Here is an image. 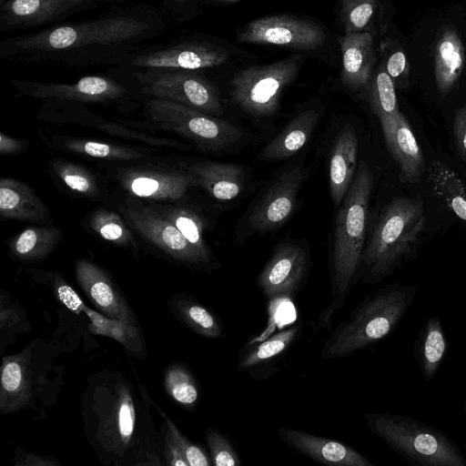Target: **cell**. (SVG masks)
Here are the masks:
<instances>
[{"instance_id": "603a6c76", "label": "cell", "mask_w": 466, "mask_h": 466, "mask_svg": "<svg viewBox=\"0 0 466 466\" xmlns=\"http://www.w3.org/2000/svg\"><path fill=\"white\" fill-rule=\"evenodd\" d=\"M114 400L109 411L101 420L102 443L111 451L125 449L133 436L136 410L129 389L125 384L116 385Z\"/></svg>"}, {"instance_id": "83f0119b", "label": "cell", "mask_w": 466, "mask_h": 466, "mask_svg": "<svg viewBox=\"0 0 466 466\" xmlns=\"http://www.w3.org/2000/svg\"><path fill=\"white\" fill-rule=\"evenodd\" d=\"M0 215L5 219L40 221L47 207L26 184L13 178L0 180Z\"/></svg>"}, {"instance_id": "f546056e", "label": "cell", "mask_w": 466, "mask_h": 466, "mask_svg": "<svg viewBox=\"0 0 466 466\" xmlns=\"http://www.w3.org/2000/svg\"><path fill=\"white\" fill-rule=\"evenodd\" d=\"M171 307L177 318L196 334L207 339L225 336L223 323L218 315L194 298L186 294L177 295Z\"/></svg>"}, {"instance_id": "6da1fadb", "label": "cell", "mask_w": 466, "mask_h": 466, "mask_svg": "<svg viewBox=\"0 0 466 466\" xmlns=\"http://www.w3.org/2000/svg\"><path fill=\"white\" fill-rule=\"evenodd\" d=\"M167 26L164 16L150 5H116L97 17L5 37L0 41V57L25 65L117 67L160 36Z\"/></svg>"}, {"instance_id": "f1b7e54d", "label": "cell", "mask_w": 466, "mask_h": 466, "mask_svg": "<svg viewBox=\"0 0 466 466\" xmlns=\"http://www.w3.org/2000/svg\"><path fill=\"white\" fill-rule=\"evenodd\" d=\"M300 331V325H293L257 345L242 350L237 364L238 370L253 376L255 372L269 367L294 344Z\"/></svg>"}, {"instance_id": "277c9868", "label": "cell", "mask_w": 466, "mask_h": 466, "mask_svg": "<svg viewBox=\"0 0 466 466\" xmlns=\"http://www.w3.org/2000/svg\"><path fill=\"white\" fill-rule=\"evenodd\" d=\"M425 222L421 201L406 197L393 198L382 211L363 249L362 281L376 284L390 276L410 252Z\"/></svg>"}, {"instance_id": "ba28073f", "label": "cell", "mask_w": 466, "mask_h": 466, "mask_svg": "<svg viewBox=\"0 0 466 466\" xmlns=\"http://www.w3.org/2000/svg\"><path fill=\"white\" fill-rule=\"evenodd\" d=\"M147 111L161 128L175 132L205 151L228 148L243 136L242 131L228 121L177 102L149 98Z\"/></svg>"}, {"instance_id": "7402d4cb", "label": "cell", "mask_w": 466, "mask_h": 466, "mask_svg": "<svg viewBox=\"0 0 466 466\" xmlns=\"http://www.w3.org/2000/svg\"><path fill=\"white\" fill-rule=\"evenodd\" d=\"M465 64V48L453 26H445L434 46V75L439 92L447 96L461 77Z\"/></svg>"}, {"instance_id": "f907efd6", "label": "cell", "mask_w": 466, "mask_h": 466, "mask_svg": "<svg viewBox=\"0 0 466 466\" xmlns=\"http://www.w3.org/2000/svg\"><path fill=\"white\" fill-rule=\"evenodd\" d=\"M463 410H464L465 416H466V400H464V403H463Z\"/></svg>"}, {"instance_id": "7c38bea8", "label": "cell", "mask_w": 466, "mask_h": 466, "mask_svg": "<svg viewBox=\"0 0 466 466\" xmlns=\"http://www.w3.org/2000/svg\"><path fill=\"white\" fill-rule=\"evenodd\" d=\"M12 85L20 93L46 100L110 102L122 100L129 87L109 75L86 76L73 84L43 83L14 78Z\"/></svg>"}, {"instance_id": "8d00e7d4", "label": "cell", "mask_w": 466, "mask_h": 466, "mask_svg": "<svg viewBox=\"0 0 466 466\" xmlns=\"http://www.w3.org/2000/svg\"><path fill=\"white\" fill-rule=\"evenodd\" d=\"M377 3V0H342L340 15L345 33L369 32Z\"/></svg>"}, {"instance_id": "8fae6325", "label": "cell", "mask_w": 466, "mask_h": 466, "mask_svg": "<svg viewBox=\"0 0 466 466\" xmlns=\"http://www.w3.org/2000/svg\"><path fill=\"white\" fill-rule=\"evenodd\" d=\"M309 265V255L302 246L289 241L280 243L257 276V287L271 303L291 300L304 284Z\"/></svg>"}, {"instance_id": "7bdbcfd3", "label": "cell", "mask_w": 466, "mask_h": 466, "mask_svg": "<svg viewBox=\"0 0 466 466\" xmlns=\"http://www.w3.org/2000/svg\"><path fill=\"white\" fill-rule=\"evenodd\" d=\"M384 67L395 86L404 87L409 79V63L401 49H392L385 56Z\"/></svg>"}, {"instance_id": "4fadbf2b", "label": "cell", "mask_w": 466, "mask_h": 466, "mask_svg": "<svg viewBox=\"0 0 466 466\" xmlns=\"http://www.w3.org/2000/svg\"><path fill=\"white\" fill-rule=\"evenodd\" d=\"M97 5L96 0H8L0 5V32L54 25Z\"/></svg>"}, {"instance_id": "816d5d0a", "label": "cell", "mask_w": 466, "mask_h": 466, "mask_svg": "<svg viewBox=\"0 0 466 466\" xmlns=\"http://www.w3.org/2000/svg\"><path fill=\"white\" fill-rule=\"evenodd\" d=\"M8 0H0V5H3L4 3L7 2Z\"/></svg>"}, {"instance_id": "ac0fdd59", "label": "cell", "mask_w": 466, "mask_h": 466, "mask_svg": "<svg viewBox=\"0 0 466 466\" xmlns=\"http://www.w3.org/2000/svg\"><path fill=\"white\" fill-rule=\"evenodd\" d=\"M122 186L132 195L158 201L180 200L198 185L189 172L137 169L125 172Z\"/></svg>"}, {"instance_id": "681fc988", "label": "cell", "mask_w": 466, "mask_h": 466, "mask_svg": "<svg viewBox=\"0 0 466 466\" xmlns=\"http://www.w3.org/2000/svg\"><path fill=\"white\" fill-rule=\"evenodd\" d=\"M97 1L98 3L99 2H106V3H112V4H115V5H126L127 4L130 0H96Z\"/></svg>"}, {"instance_id": "60d3db41", "label": "cell", "mask_w": 466, "mask_h": 466, "mask_svg": "<svg viewBox=\"0 0 466 466\" xmlns=\"http://www.w3.org/2000/svg\"><path fill=\"white\" fill-rule=\"evenodd\" d=\"M92 223L100 237L107 241L127 244L130 240L129 232L114 214L100 212L96 215Z\"/></svg>"}, {"instance_id": "44dd1931", "label": "cell", "mask_w": 466, "mask_h": 466, "mask_svg": "<svg viewBox=\"0 0 466 466\" xmlns=\"http://www.w3.org/2000/svg\"><path fill=\"white\" fill-rule=\"evenodd\" d=\"M358 137L353 127H344L330 153L329 182L331 200L339 208L357 171Z\"/></svg>"}, {"instance_id": "4dcf8cb0", "label": "cell", "mask_w": 466, "mask_h": 466, "mask_svg": "<svg viewBox=\"0 0 466 466\" xmlns=\"http://www.w3.org/2000/svg\"><path fill=\"white\" fill-rule=\"evenodd\" d=\"M429 178L435 194L458 218L466 221V187L458 174L441 161L434 159Z\"/></svg>"}, {"instance_id": "e575fe53", "label": "cell", "mask_w": 466, "mask_h": 466, "mask_svg": "<svg viewBox=\"0 0 466 466\" xmlns=\"http://www.w3.org/2000/svg\"><path fill=\"white\" fill-rule=\"evenodd\" d=\"M165 387L173 400L182 407L194 409L198 401L199 390L191 372L181 364H172L165 373Z\"/></svg>"}, {"instance_id": "d4e9b609", "label": "cell", "mask_w": 466, "mask_h": 466, "mask_svg": "<svg viewBox=\"0 0 466 466\" xmlns=\"http://www.w3.org/2000/svg\"><path fill=\"white\" fill-rule=\"evenodd\" d=\"M187 171L196 177L198 185L218 200L237 198L244 187L245 172L233 163L199 162L190 165Z\"/></svg>"}, {"instance_id": "836d02e7", "label": "cell", "mask_w": 466, "mask_h": 466, "mask_svg": "<svg viewBox=\"0 0 466 466\" xmlns=\"http://www.w3.org/2000/svg\"><path fill=\"white\" fill-rule=\"evenodd\" d=\"M368 87L370 107L379 119L395 117L400 113L394 82L383 64L372 74Z\"/></svg>"}, {"instance_id": "7a4b0ae2", "label": "cell", "mask_w": 466, "mask_h": 466, "mask_svg": "<svg viewBox=\"0 0 466 466\" xmlns=\"http://www.w3.org/2000/svg\"><path fill=\"white\" fill-rule=\"evenodd\" d=\"M373 175L361 161L338 212L329 262L331 302L320 313L319 327H329L336 310L344 307L361 264Z\"/></svg>"}, {"instance_id": "4316f807", "label": "cell", "mask_w": 466, "mask_h": 466, "mask_svg": "<svg viewBox=\"0 0 466 466\" xmlns=\"http://www.w3.org/2000/svg\"><path fill=\"white\" fill-rule=\"evenodd\" d=\"M448 350V340L439 315L428 318L418 333L413 355L421 376L430 381L443 363Z\"/></svg>"}, {"instance_id": "d6986e66", "label": "cell", "mask_w": 466, "mask_h": 466, "mask_svg": "<svg viewBox=\"0 0 466 466\" xmlns=\"http://www.w3.org/2000/svg\"><path fill=\"white\" fill-rule=\"evenodd\" d=\"M76 276L79 287L102 314L112 319L136 323L127 302L99 267L85 259L78 260Z\"/></svg>"}, {"instance_id": "c3c4849f", "label": "cell", "mask_w": 466, "mask_h": 466, "mask_svg": "<svg viewBox=\"0 0 466 466\" xmlns=\"http://www.w3.org/2000/svg\"><path fill=\"white\" fill-rule=\"evenodd\" d=\"M21 147L22 143L20 141L1 134L0 150L2 155L15 153L20 150Z\"/></svg>"}, {"instance_id": "3957f363", "label": "cell", "mask_w": 466, "mask_h": 466, "mask_svg": "<svg viewBox=\"0 0 466 466\" xmlns=\"http://www.w3.org/2000/svg\"><path fill=\"white\" fill-rule=\"evenodd\" d=\"M417 285H387L360 300L325 340L323 360L350 356L394 332L417 296Z\"/></svg>"}, {"instance_id": "b9f144b4", "label": "cell", "mask_w": 466, "mask_h": 466, "mask_svg": "<svg viewBox=\"0 0 466 466\" xmlns=\"http://www.w3.org/2000/svg\"><path fill=\"white\" fill-rule=\"evenodd\" d=\"M57 173L62 181L72 190L86 195H95L96 184L86 170L70 164H61Z\"/></svg>"}, {"instance_id": "7dc6e473", "label": "cell", "mask_w": 466, "mask_h": 466, "mask_svg": "<svg viewBox=\"0 0 466 466\" xmlns=\"http://www.w3.org/2000/svg\"><path fill=\"white\" fill-rule=\"evenodd\" d=\"M165 458L167 463L172 466H189L183 451L167 432L165 436Z\"/></svg>"}, {"instance_id": "8992f818", "label": "cell", "mask_w": 466, "mask_h": 466, "mask_svg": "<svg viewBox=\"0 0 466 466\" xmlns=\"http://www.w3.org/2000/svg\"><path fill=\"white\" fill-rule=\"evenodd\" d=\"M198 72L127 66L109 69L110 76L149 98L169 100L211 116H221L224 106L216 86Z\"/></svg>"}, {"instance_id": "ffe728a7", "label": "cell", "mask_w": 466, "mask_h": 466, "mask_svg": "<svg viewBox=\"0 0 466 466\" xmlns=\"http://www.w3.org/2000/svg\"><path fill=\"white\" fill-rule=\"evenodd\" d=\"M339 41L343 86L351 91L368 86L376 60L372 35L370 32L345 33Z\"/></svg>"}, {"instance_id": "d6a6232c", "label": "cell", "mask_w": 466, "mask_h": 466, "mask_svg": "<svg viewBox=\"0 0 466 466\" xmlns=\"http://www.w3.org/2000/svg\"><path fill=\"white\" fill-rule=\"evenodd\" d=\"M61 238V231L55 228H29L23 231L12 244L15 258L35 261L46 258Z\"/></svg>"}, {"instance_id": "ab89813d", "label": "cell", "mask_w": 466, "mask_h": 466, "mask_svg": "<svg viewBox=\"0 0 466 466\" xmlns=\"http://www.w3.org/2000/svg\"><path fill=\"white\" fill-rule=\"evenodd\" d=\"M157 409L165 420L167 426V432L183 451L189 466L211 465V459L208 456L206 451L200 446L188 441L187 438L181 433L175 423L167 416V414L159 410V407L157 406Z\"/></svg>"}, {"instance_id": "ee69618b", "label": "cell", "mask_w": 466, "mask_h": 466, "mask_svg": "<svg viewBox=\"0 0 466 466\" xmlns=\"http://www.w3.org/2000/svg\"><path fill=\"white\" fill-rule=\"evenodd\" d=\"M453 135L458 152L466 161V103L456 111L453 121Z\"/></svg>"}, {"instance_id": "5bb4252c", "label": "cell", "mask_w": 466, "mask_h": 466, "mask_svg": "<svg viewBox=\"0 0 466 466\" xmlns=\"http://www.w3.org/2000/svg\"><path fill=\"white\" fill-rule=\"evenodd\" d=\"M125 216L141 237L176 260L195 266L209 264L161 212L128 206Z\"/></svg>"}, {"instance_id": "f35d334b", "label": "cell", "mask_w": 466, "mask_h": 466, "mask_svg": "<svg viewBox=\"0 0 466 466\" xmlns=\"http://www.w3.org/2000/svg\"><path fill=\"white\" fill-rule=\"evenodd\" d=\"M67 147L75 152L100 158L124 160L137 158L139 156L137 152L131 149L96 141H72L67 143Z\"/></svg>"}, {"instance_id": "5b68a950", "label": "cell", "mask_w": 466, "mask_h": 466, "mask_svg": "<svg viewBox=\"0 0 466 466\" xmlns=\"http://www.w3.org/2000/svg\"><path fill=\"white\" fill-rule=\"evenodd\" d=\"M363 419L376 437L411 465L466 466L461 449L440 429L390 412H367Z\"/></svg>"}, {"instance_id": "bcb514c9", "label": "cell", "mask_w": 466, "mask_h": 466, "mask_svg": "<svg viewBox=\"0 0 466 466\" xmlns=\"http://www.w3.org/2000/svg\"><path fill=\"white\" fill-rule=\"evenodd\" d=\"M15 461L17 466H56L60 463L50 456H40L17 449Z\"/></svg>"}, {"instance_id": "d590c367", "label": "cell", "mask_w": 466, "mask_h": 466, "mask_svg": "<svg viewBox=\"0 0 466 466\" xmlns=\"http://www.w3.org/2000/svg\"><path fill=\"white\" fill-rule=\"evenodd\" d=\"M160 212L173 222L186 239L210 263L211 252L205 241L203 222L199 217L188 209L179 208H170Z\"/></svg>"}, {"instance_id": "cb8c5ba5", "label": "cell", "mask_w": 466, "mask_h": 466, "mask_svg": "<svg viewBox=\"0 0 466 466\" xmlns=\"http://www.w3.org/2000/svg\"><path fill=\"white\" fill-rule=\"evenodd\" d=\"M26 351L5 357L1 366L0 410L10 413L23 409L31 399V371Z\"/></svg>"}, {"instance_id": "30bf717a", "label": "cell", "mask_w": 466, "mask_h": 466, "mask_svg": "<svg viewBox=\"0 0 466 466\" xmlns=\"http://www.w3.org/2000/svg\"><path fill=\"white\" fill-rule=\"evenodd\" d=\"M325 40V30L319 24L283 15L252 20L237 36L239 43L272 45L300 50L317 49Z\"/></svg>"}, {"instance_id": "1f68e13d", "label": "cell", "mask_w": 466, "mask_h": 466, "mask_svg": "<svg viewBox=\"0 0 466 466\" xmlns=\"http://www.w3.org/2000/svg\"><path fill=\"white\" fill-rule=\"evenodd\" d=\"M80 311H84L89 318L91 322L88 329L91 332L110 337L133 353L141 350V333L137 323L112 319L104 314L86 308L84 304L81 306Z\"/></svg>"}, {"instance_id": "74e56055", "label": "cell", "mask_w": 466, "mask_h": 466, "mask_svg": "<svg viewBox=\"0 0 466 466\" xmlns=\"http://www.w3.org/2000/svg\"><path fill=\"white\" fill-rule=\"evenodd\" d=\"M210 459L216 466H240L241 460L231 441L218 429L208 428L205 433Z\"/></svg>"}, {"instance_id": "9c48e42d", "label": "cell", "mask_w": 466, "mask_h": 466, "mask_svg": "<svg viewBox=\"0 0 466 466\" xmlns=\"http://www.w3.org/2000/svg\"><path fill=\"white\" fill-rule=\"evenodd\" d=\"M228 56L225 48L210 42L178 37L146 46L129 56L121 66L200 71L224 65Z\"/></svg>"}, {"instance_id": "f6af8a7d", "label": "cell", "mask_w": 466, "mask_h": 466, "mask_svg": "<svg viewBox=\"0 0 466 466\" xmlns=\"http://www.w3.org/2000/svg\"><path fill=\"white\" fill-rule=\"evenodd\" d=\"M197 0H161L163 8L177 19H185L194 14Z\"/></svg>"}, {"instance_id": "52a82bcc", "label": "cell", "mask_w": 466, "mask_h": 466, "mask_svg": "<svg viewBox=\"0 0 466 466\" xmlns=\"http://www.w3.org/2000/svg\"><path fill=\"white\" fill-rule=\"evenodd\" d=\"M302 58L293 55L238 71L230 80L232 100L253 117L273 116L279 108L283 90L297 77Z\"/></svg>"}, {"instance_id": "484cf974", "label": "cell", "mask_w": 466, "mask_h": 466, "mask_svg": "<svg viewBox=\"0 0 466 466\" xmlns=\"http://www.w3.org/2000/svg\"><path fill=\"white\" fill-rule=\"evenodd\" d=\"M319 121V113L311 108L299 113L260 152V160H281L299 151L309 141Z\"/></svg>"}, {"instance_id": "9a60e30c", "label": "cell", "mask_w": 466, "mask_h": 466, "mask_svg": "<svg viewBox=\"0 0 466 466\" xmlns=\"http://www.w3.org/2000/svg\"><path fill=\"white\" fill-rule=\"evenodd\" d=\"M306 174V168L299 165L282 173L272 183L248 218L252 231H271L288 221L295 210Z\"/></svg>"}, {"instance_id": "2e32d148", "label": "cell", "mask_w": 466, "mask_h": 466, "mask_svg": "<svg viewBox=\"0 0 466 466\" xmlns=\"http://www.w3.org/2000/svg\"><path fill=\"white\" fill-rule=\"evenodd\" d=\"M279 440L286 445L315 461L332 466H374L361 453L350 446L333 439L307 431L281 427Z\"/></svg>"}, {"instance_id": "e0dca14e", "label": "cell", "mask_w": 466, "mask_h": 466, "mask_svg": "<svg viewBox=\"0 0 466 466\" xmlns=\"http://www.w3.org/2000/svg\"><path fill=\"white\" fill-rule=\"evenodd\" d=\"M379 120L389 151L400 167V180L419 182L426 169L425 160L407 118L400 112Z\"/></svg>"}]
</instances>
